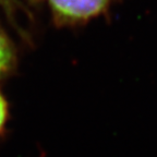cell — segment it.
Wrapping results in <instances>:
<instances>
[{
  "mask_svg": "<svg viewBox=\"0 0 157 157\" xmlns=\"http://www.w3.org/2000/svg\"><path fill=\"white\" fill-rule=\"evenodd\" d=\"M49 2L62 17L88 19L104 11L109 0H49Z\"/></svg>",
  "mask_w": 157,
  "mask_h": 157,
  "instance_id": "1",
  "label": "cell"
},
{
  "mask_svg": "<svg viewBox=\"0 0 157 157\" xmlns=\"http://www.w3.org/2000/svg\"><path fill=\"white\" fill-rule=\"evenodd\" d=\"M12 61V50L3 35L0 34V74L6 72Z\"/></svg>",
  "mask_w": 157,
  "mask_h": 157,
  "instance_id": "2",
  "label": "cell"
},
{
  "mask_svg": "<svg viewBox=\"0 0 157 157\" xmlns=\"http://www.w3.org/2000/svg\"><path fill=\"white\" fill-rule=\"evenodd\" d=\"M7 117H8L7 103H6L2 95L0 94V132L2 131L3 127H5L6 121H7Z\"/></svg>",
  "mask_w": 157,
  "mask_h": 157,
  "instance_id": "3",
  "label": "cell"
}]
</instances>
